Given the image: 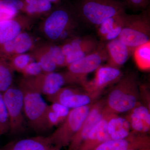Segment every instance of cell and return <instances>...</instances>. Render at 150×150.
I'll return each mask as SVG.
<instances>
[{
    "mask_svg": "<svg viewBox=\"0 0 150 150\" xmlns=\"http://www.w3.org/2000/svg\"><path fill=\"white\" fill-rule=\"evenodd\" d=\"M140 98L137 76L131 73L116 83L105 100L104 108L115 114L128 112L140 102Z\"/></svg>",
    "mask_w": 150,
    "mask_h": 150,
    "instance_id": "cell-1",
    "label": "cell"
},
{
    "mask_svg": "<svg viewBox=\"0 0 150 150\" xmlns=\"http://www.w3.org/2000/svg\"><path fill=\"white\" fill-rule=\"evenodd\" d=\"M19 88L23 94L25 117L29 126L37 133L48 131L46 114L48 105L43 99V95L30 78L23 80Z\"/></svg>",
    "mask_w": 150,
    "mask_h": 150,
    "instance_id": "cell-2",
    "label": "cell"
},
{
    "mask_svg": "<svg viewBox=\"0 0 150 150\" xmlns=\"http://www.w3.org/2000/svg\"><path fill=\"white\" fill-rule=\"evenodd\" d=\"M125 2L119 0H79L75 13L84 22L99 25L107 19L126 13Z\"/></svg>",
    "mask_w": 150,
    "mask_h": 150,
    "instance_id": "cell-3",
    "label": "cell"
},
{
    "mask_svg": "<svg viewBox=\"0 0 150 150\" xmlns=\"http://www.w3.org/2000/svg\"><path fill=\"white\" fill-rule=\"evenodd\" d=\"M150 13L148 9L137 15L126 14L118 38L129 48L130 53L150 42Z\"/></svg>",
    "mask_w": 150,
    "mask_h": 150,
    "instance_id": "cell-4",
    "label": "cell"
},
{
    "mask_svg": "<svg viewBox=\"0 0 150 150\" xmlns=\"http://www.w3.org/2000/svg\"><path fill=\"white\" fill-rule=\"evenodd\" d=\"M93 103L70 110L67 118L49 136L54 147L60 150L69 146L88 115Z\"/></svg>",
    "mask_w": 150,
    "mask_h": 150,
    "instance_id": "cell-5",
    "label": "cell"
},
{
    "mask_svg": "<svg viewBox=\"0 0 150 150\" xmlns=\"http://www.w3.org/2000/svg\"><path fill=\"white\" fill-rule=\"evenodd\" d=\"M102 50L98 48L83 59L67 66L68 71L66 74L71 83H79L82 86L85 83L87 75L97 69L107 59L106 50Z\"/></svg>",
    "mask_w": 150,
    "mask_h": 150,
    "instance_id": "cell-6",
    "label": "cell"
},
{
    "mask_svg": "<svg viewBox=\"0 0 150 150\" xmlns=\"http://www.w3.org/2000/svg\"><path fill=\"white\" fill-rule=\"evenodd\" d=\"M9 121V131L17 134L23 131L24 125L23 94L18 88L11 86L3 93Z\"/></svg>",
    "mask_w": 150,
    "mask_h": 150,
    "instance_id": "cell-7",
    "label": "cell"
},
{
    "mask_svg": "<svg viewBox=\"0 0 150 150\" xmlns=\"http://www.w3.org/2000/svg\"><path fill=\"white\" fill-rule=\"evenodd\" d=\"M47 98L51 103H60L71 109L92 104L98 97L79 88L63 87L54 95Z\"/></svg>",
    "mask_w": 150,
    "mask_h": 150,
    "instance_id": "cell-8",
    "label": "cell"
},
{
    "mask_svg": "<svg viewBox=\"0 0 150 150\" xmlns=\"http://www.w3.org/2000/svg\"><path fill=\"white\" fill-rule=\"evenodd\" d=\"M123 76L118 68L108 65L100 66L96 70L93 79L90 81H87L82 86L87 92L99 97L105 88L116 83Z\"/></svg>",
    "mask_w": 150,
    "mask_h": 150,
    "instance_id": "cell-9",
    "label": "cell"
},
{
    "mask_svg": "<svg viewBox=\"0 0 150 150\" xmlns=\"http://www.w3.org/2000/svg\"><path fill=\"white\" fill-rule=\"evenodd\" d=\"M105 105V100L103 99L94 103L88 115L70 142L68 150H79L94 127L103 118Z\"/></svg>",
    "mask_w": 150,
    "mask_h": 150,
    "instance_id": "cell-10",
    "label": "cell"
},
{
    "mask_svg": "<svg viewBox=\"0 0 150 150\" xmlns=\"http://www.w3.org/2000/svg\"><path fill=\"white\" fill-rule=\"evenodd\" d=\"M150 148L148 134L131 131L129 136L120 139H110L98 145L93 150H134Z\"/></svg>",
    "mask_w": 150,
    "mask_h": 150,
    "instance_id": "cell-11",
    "label": "cell"
},
{
    "mask_svg": "<svg viewBox=\"0 0 150 150\" xmlns=\"http://www.w3.org/2000/svg\"><path fill=\"white\" fill-rule=\"evenodd\" d=\"M30 79L35 87L47 97L58 92L66 83H69L66 74L54 72L42 73Z\"/></svg>",
    "mask_w": 150,
    "mask_h": 150,
    "instance_id": "cell-12",
    "label": "cell"
},
{
    "mask_svg": "<svg viewBox=\"0 0 150 150\" xmlns=\"http://www.w3.org/2000/svg\"><path fill=\"white\" fill-rule=\"evenodd\" d=\"M71 19V13L64 8H59L51 13L44 25V31L52 40L58 39L67 28Z\"/></svg>",
    "mask_w": 150,
    "mask_h": 150,
    "instance_id": "cell-13",
    "label": "cell"
},
{
    "mask_svg": "<svg viewBox=\"0 0 150 150\" xmlns=\"http://www.w3.org/2000/svg\"><path fill=\"white\" fill-rule=\"evenodd\" d=\"M112 113L104 108L103 118L94 127L78 150H93L101 143L111 139L107 126L108 118Z\"/></svg>",
    "mask_w": 150,
    "mask_h": 150,
    "instance_id": "cell-14",
    "label": "cell"
},
{
    "mask_svg": "<svg viewBox=\"0 0 150 150\" xmlns=\"http://www.w3.org/2000/svg\"><path fill=\"white\" fill-rule=\"evenodd\" d=\"M53 146L49 137L38 136L10 142L0 150H50Z\"/></svg>",
    "mask_w": 150,
    "mask_h": 150,
    "instance_id": "cell-15",
    "label": "cell"
},
{
    "mask_svg": "<svg viewBox=\"0 0 150 150\" xmlns=\"http://www.w3.org/2000/svg\"><path fill=\"white\" fill-rule=\"evenodd\" d=\"M106 51L108 65L118 69L126 63L130 53L129 48L118 38L108 42Z\"/></svg>",
    "mask_w": 150,
    "mask_h": 150,
    "instance_id": "cell-16",
    "label": "cell"
},
{
    "mask_svg": "<svg viewBox=\"0 0 150 150\" xmlns=\"http://www.w3.org/2000/svg\"><path fill=\"white\" fill-rule=\"evenodd\" d=\"M107 131L111 139H120L128 137L130 134V126L126 118L118 114H110L108 121Z\"/></svg>",
    "mask_w": 150,
    "mask_h": 150,
    "instance_id": "cell-17",
    "label": "cell"
},
{
    "mask_svg": "<svg viewBox=\"0 0 150 150\" xmlns=\"http://www.w3.org/2000/svg\"><path fill=\"white\" fill-rule=\"evenodd\" d=\"M21 30L18 22L13 19L0 21V45L13 40Z\"/></svg>",
    "mask_w": 150,
    "mask_h": 150,
    "instance_id": "cell-18",
    "label": "cell"
},
{
    "mask_svg": "<svg viewBox=\"0 0 150 150\" xmlns=\"http://www.w3.org/2000/svg\"><path fill=\"white\" fill-rule=\"evenodd\" d=\"M23 7L21 0H0V21L12 19Z\"/></svg>",
    "mask_w": 150,
    "mask_h": 150,
    "instance_id": "cell-19",
    "label": "cell"
},
{
    "mask_svg": "<svg viewBox=\"0 0 150 150\" xmlns=\"http://www.w3.org/2000/svg\"><path fill=\"white\" fill-rule=\"evenodd\" d=\"M13 70L6 59L0 58V92L10 88L13 81Z\"/></svg>",
    "mask_w": 150,
    "mask_h": 150,
    "instance_id": "cell-20",
    "label": "cell"
},
{
    "mask_svg": "<svg viewBox=\"0 0 150 150\" xmlns=\"http://www.w3.org/2000/svg\"><path fill=\"white\" fill-rule=\"evenodd\" d=\"M137 65L142 70H148L150 67V42L137 47L134 51Z\"/></svg>",
    "mask_w": 150,
    "mask_h": 150,
    "instance_id": "cell-21",
    "label": "cell"
},
{
    "mask_svg": "<svg viewBox=\"0 0 150 150\" xmlns=\"http://www.w3.org/2000/svg\"><path fill=\"white\" fill-rule=\"evenodd\" d=\"M126 118L131 131L138 134H147L149 132L150 126L145 123L137 113L130 110L127 112Z\"/></svg>",
    "mask_w": 150,
    "mask_h": 150,
    "instance_id": "cell-22",
    "label": "cell"
},
{
    "mask_svg": "<svg viewBox=\"0 0 150 150\" xmlns=\"http://www.w3.org/2000/svg\"><path fill=\"white\" fill-rule=\"evenodd\" d=\"M14 52L18 54H23L30 49L32 46V40L27 33H23L18 34L13 39Z\"/></svg>",
    "mask_w": 150,
    "mask_h": 150,
    "instance_id": "cell-23",
    "label": "cell"
},
{
    "mask_svg": "<svg viewBox=\"0 0 150 150\" xmlns=\"http://www.w3.org/2000/svg\"><path fill=\"white\" fill-rule=\"evenodd\" d=\"M126 14L125 13L117 16L112 17L103 21L101 24L99 25L98 34L103 39H104L107 34L118 24L123 21Z\"/></svg>",
    "mask_w": 150,
    "mask_h": 150,
    "instance_id": "cell-24",
    "label": "cell"
},
{
    "mask_svg": "<svg viewBox=\"0 0 150 150\" xmlns=\"http://www.w3.org/2000/svg\"><path fill=\"white\" fill-rule=\"evenodd\" d=\"M8 113L3 94L0 92V135H4L9 131Z\"/></svg>",
    "mask_w": 150,
    "mask_h": 150,
    "instance_id": "cell-25",
    "label": "cell"
},
{
    "mask_svg": "<svg viewBox=\"0 0 150 150\" xmlns=\"http://www.w3.org/2000/svg\"><path fill=\"white\" fill-rule=\"evenodd\" d=\"M30 14L43 13L50 10L52 8V3L48 0H37L33 4L25 5L23 8Z\"/></svg>",
    "mask_w": 150,
    "mask_h": 150,
    "instance_id": "cell-26",
    "label": "cell"
},
{
    "mask_svg": "<svg viewBox=\"0 0 150 150\" xmlns=\"http://www.w3.org/2000/svg\"><path fill=\"white\" fill-rule=\"evenodd\" d=\"M30 62V57L29 55L21 54L13 58L9 64L13 71L16 70L21 72Z\"/></svg>",
    "mask_w": 150,
    "mask_h": 150,
    "instance_id": "cell-27",
    "label": "cell"
},
{
    "mask_svg": "<svg viewBox=\"0 0 150 150\" xmlns=\"http://www.w3.org/2000/svg\"><path fill=\"white\" fill-rule=\"evenodd\" d=\"M48 52L57 67L66 66V56L61 47L58 46H51Z\"/></svg>",
    "mask_w": 150,
    "mask_h": 150,
    "instance_id": "cell-28",
    "label": "cell"
},
{
    "mask_svg": "<svg viewBox=\"0 0 150 150\" xmlns=\"http://www.w3.org/2000/svg\"><path fill=\"white\" fill-rule=\"evenodd\" d=\"M38 62L40 63L43 73L54 72L57 67L48 52L43 54L39 58Z\"/></svg>",
    "mask_w": 150,
    "mask_h": 150,
    "instance_id": "cell-29",
    "label": "cell"
},
{
    "mask_svg": "<svg viewBox=\"0 0 150 150\" xmlns=\"http://www.w3.org/2000/svg\"><path fill=\"white\" fill-rule=\"evenodd\" d=\"M43 72L40 63L37 62H30L27 65L21 73L25 78H34Z\"/></svg>",
    "mask_w": 150,
    "mask_h": 150,
    "instance_id": "cell-30",
    "label": "cell"
},
{
    "mask_svg": "<svg viewBox=\"0 0 150 150\" xmlns=\"http://www.w3.org/2000/svg\"><path fill=\"white\" fill-rule=\"evenodd\" d=\"M150 0H126V7L134 11H144L147 9L149 4Z\"/></svg>",
    "mask_w": 150,
    "mask_h": 150,
    "instance_id": "cell-31",
    "label": "cell"
},
{
    "mask_svg": "<svg viewBox=\"0 0 150 150\" xmlns=\"http://www.w3.org/2000/svg\"><path fill=\"white\" fill-rule=\"evenodd\" d=\"M90 54L87 51L81 50L73 51L72 53L66 56V66L67 67Z\"/></svg>",
    "mask_w": 150,
    "mask_h": 150,
    "instance_id": "cell-32",
    "label": "cell"
},
{
    "mask_svg": "<svg viewBox=\"0 0 150 150\" xmlns=\"http://www.w3.org/2000/svg\"><path fill=\"white\" fill-rule=\"evenodd\" d=\"M48 106L50 109L57 113L64 120L67 118L71 110L64 105L56 103H52Z\"/></svg>",
    "mask_w": 150,
    "mask_h": 150,
    "instance_id": "cell-33",
    "label": "cell"
},
{
    "mask_svg": "<svg viewBox=\"0 0 150 150\" xmlns=\"http://www.w3.org/2000/svg\"><path fill=\"white\" fill-rule=\"evenodd\" d=\"M126 15L125 16L123 21L118 24L112 30H111L108 34L106 35L103 39L110 41V40H114V39L118 38L121 33V30H122V28H123V25H124Z\"/></svg>",
    "mask_w": 150,
    "mask_h": 150,
    "instance_id": "cell-34",
    "label": "cell"
},
{
    "mask_svg": "<svg viewBox=\"0 0 150 150\" xmlns=\"http://www.w3.org/2000/svg\"><path fill=\"white\" fill-rule=\"evenodd\" d=\"M140 95H142V99L144 100V105L150 109V96L148 90L145 87H142L139 89Z\"/></svg>",
    "mask_w": 150,
    "mask_h": 150,
    "instance_id": "cell-35",
    "label": "cell"
},
{
    "mask_svg": "<svg viewBox=\"0 0 150 150\" xmlns=\"http://www.w3.org/2000/svg\"><path fill=\"white\" fill-rule=\"evenodd\" d=\"M61 48H62L63 53L66 56L72 53L74 51V48L70 43H66Z\"/></svg>",
    "mask_w": 150,
    "mask_h": 150,
    "instance_id": "cell-36",
    "label": "cell"
},
{
    "mask_svg": "<svg viewBox=\"0 0 150 150\" xmlns=\"http://www.w3.org/2000/svg\"><path fill=\"white\" fill-rule=\"evenodd\" d=\"M48 1H49L51 2L52 3L58 2L60 0H48Z\"/></svg>",
    "mask_w": 150,
    "mask_h": 150,
    "instance_id": "cell-37",
    "label": "cell"
},
{
    "mask_svg": "<svg viewBox=\"0 0 150 150\" xmlns=\"http://www.w3.org/2000/svg\"><path fill=\"white\" fill-rule=\"evenodd\" d=\"M134 150H150V148H146V149H141Z\"/></svg>",
    "mask_w": 150,
    "mask_h": 150,
    "instance_id": "cell-38",
    "label": "cell"
},
{
    "mask_svg": "<svg viewBox=\"0 0 150 150\" xmlns=\"http://www.w3.org/2000/svg\"><path fill=\"white\" fill-rule=\"evenodd\" d=\"M50 150H60L57 149H56V148H55V147H54V146H53V147L51 148V149H50Z\"/></svg>",
    "mask_w": 150,
    "mask_h": 150,
    "instance_id": "cell-39",
    "label": "cell"
}]
</instances>
